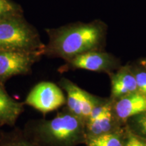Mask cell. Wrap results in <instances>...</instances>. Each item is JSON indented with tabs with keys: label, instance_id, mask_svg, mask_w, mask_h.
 I'll use <instances>...</instances> for the list:
<instances>
[{
	"label": "cell",
	"instance_id": "7",
	"mask_svg": "<svg viewBox=\"0 0 146 146\" xmlns=\"http://www.w3.org/2000/svg\"><path fill=\"white\" fill-rule=\"evenodd\" d=\"M59 85L66 93V107L86 123L93 110L103 98L89 94L68 78H61Z\"/></svg>",
	"mask_w": 146,
	"mask_h": 146
},
{
	"label": "cell",
	"instance_id": "11",
	"mask_svg": "<svg viewBox=\"0 0 146 146\" xmlns=\"http://www.w3.org/2000/svg\"><path fill=\"white\" fill-rule=\"evenodd\" d=\"M23 111V104L9 96L0 82V125L14 126Z\"/></svg>",
	"mask_w": 146,
	"mask_h": 146
},
{
	"label": "cell",
	"instance_id": "10",
	"mask_svg": "<svg viewBox=\"0 0 146 146\" xmlns=\"http://www.w3.org/2000/svg\"><path fill=\"white\" fill-rule=\"evenodd\" d=\"M124 127L125 126L122 125L115 116L112 100L101 116L92 121H88L85 123L87 137L115 132L120 130Z\"/></svg>",
	"mask_w": 146,
	"mask_h": 146
},
{
	"label": "cell",
	"instance_id": "13",
	"mask_svg": "<svg viewBox=\"0 0 146 146\" xmlns=\"http://www.w3.org/2000/svg\"><path fill=\"white\" fill-rule=\"evenodd\" d=\"M0 146H40L31 139L23 130L16 129L0 134Z\"/></svg>",
	"mask_w": 146,
	"mask_h": 146
},
{
	"label": "cell",
	"instance_id": "18",
	"mask_svg": "<svg viewBox=\"0 0 146 146\" xmlns=\"http://www.w3.org/2000/svg\"><path fill=\"white\" fill-rule=\"evenodd\" d=\"M138 63L140 64L141 66H143V67H145L146 68V58H141V59L139 60H138Z\"/></svg>",
	"mask_w": 146,
	"mask_h": 146
},
{
	"label": "cell",
	"instance_id": "6",
	"mask_svg": "<svg viewBox=\"0 0 146 146\" xmlns=\"http://www.w3.org/2000/svg\"><path fill=\"white\" fill-rule=\"evenodd\" d=\"M43 56L41 52L0 49V82L3 83L14 76L30 74L33 66Z\"/></svg>",
	"mask_w": 146,
	"mask_h": 146
},
{
	"label": "cell",
	"instance_id": "8",
	"mask_svg": "<svg viewBox=\"0 0 146 146\" xmlns=\"http://www.w3.org/2000/svg\"><path fill=\"white\" fill-rule=\"evenodd\" d=\"M111 85L110 98L116 100L128 95L138 92L137 82L130 64L121 66L118 70L108 74Z\"/></svg>",
	"mask_w": 146,
	"mask_h": 146
},
{
	"label": "cell",
	"instance_id": "16",
	"mask_svg": "<svg viewBox=\"0 0 146 146\" xmlns=\"http://www.w3.org/2000/svg\"><path fill=\"white\" fill-rule=\"evenodd\" d=\"M21 13V9L11 0H0V19L15 14Z\"/></svg>",
	"mask_w": 146,
	"mask_h": 146
},
{
	"label": "cell",
	"instance_id": "15",
	"mask_svg": "<svg viewBox=\"0 0 146 146\" xmlns=\"http://www.w3.org/2000/svg\"><path fill=\"white\" fill-rule=\"evenodd\" d=\"M131 70L137 82L138 93L146 96V68L138 63L130 64Z\"/></svg>",
	"mask_w": 146,
	"mask_h": 146
},
{
	"label": "cell",
	"instance_id": "4",
	"mask_svg": "<svg viewBox=\"0 0 146 146\" xmlns=\"http://www.w3.org/2000/svg\"><path fill=\"white\" fill-rule=\"evenodd\" d=\"M121 62L110 53L102 51H91L80 54L72 58L59 68L61 72L70 70L83 69L96 72L109 73L118 70Z\"/></svg>",
	"mask_w": 146,
	"mask_h": 146
},
{
	"label": "cell",
	"instance_id": "9",
	"mask_svg": "<svg viewBox=\"0 0 146 146\" xmlns=\"http://www.w3.org/2000/svg\"><path fill=\"white\" fill-rule=\"evenodd\" d=\"M112 101L115 116L123 126L129 118L146 111V96L140 93L129 94Z\"/></svg>",
	"mask_w": 146,
	"mask_h": 146
},
{
	"label": "cell",
	"instance_id": "2",
	"mask_svg": "<svg viewBox=\"0 0 146 146\" xmlns=\"http://www.w3.org/2000/svg\"><path fill=\"white\" fill-rule=\"evenodd\" d=\"M23 131L40 146H78L87 139L85 121L66 107L52 119L30 120Z\"/></svg>",
	"mask_w": 146,
	"mask_h": 146
},
{
	"label": "cell",
	"instance_id": "17",
	"mask_svg": "<svg viewBox=\"0 0 146 146\" xmlns=\"http://www.w3.org/2000/svg\"><path fill=\"white\" fill-rule=\"evenodd\" d=\"M124 146H146V139L133 133L125 126Z\"/></svg>",
	"mask_w": 146,
	"mask_h": 146
},
{
	"label": "cell",
	"instance_id": "19",
	"mask_svg": "<svg viewBox=\"0 0 146 146\" xmlns=\"http://www.w3.org/2000/svg\"><path fill=\"white\" fill-rule=\"evenodd\" d=\"M0 126H1V125H0Z\"/></svg>",
	"mask_w": 146,
	"mask_h": 146
},
{
	"label": "cell",
	"instance_id": "3",
	"mask_svg": "<svg viewBox=\"0 0 146 146\" xmlns=\"http://www.w3.org/2000/svg\"><path fill=\"white\" fill-rule=\"evenodd\" d=\"M45 45L37 31L25 21L21 13L0 19V49L28 52H41Z\"/></svg>",
	"mask_w": 146,
	"mask_h": 146
},
{
	"label": "cell",
	"instance_id": "12",
	"mask_svg": "<svg viewBox=\"0 0 146 146\" xmlns=\"http://www.w3.org/2000/svg\"><path fill=\"white\" fill-rule=\"evenodd\" d=\"M124 135L125 127L113 133L88 137L84 144L86 146H124Z\"/></svg>",
	"mask_w": 146,
	"mask_h": 146
},
{
	"label": "cell",
	"instance_id": "5",
	"mask_svg": "<svg viewBox=\"0 0 146 146\" xmlns=\"http://www.w3.org/2000/svg\"><path fill=\"white\" fill-rule=\"evenodd\" d=\"M66 103L61 87L50 81H41L33 87L25 104L43 113L53 112Z\"/></svg>",
	"mask_w": 146,
	"mask_h": 146
},
{
	"label": "cell",
	"instance_id": "1",
	"mask_svg": "<svg viewBox=\"0 0 146 146\" xmlns=\"http://www.w3.org/2000/svg\"><path fill=\"white\" fill-rule=\"evenodd\" d=\"M49 41L44 56L67 62L78 55L91 51L104 50L108 25L101 20L89 23H69L45 30Z\"/></svg>",
	"mask_w": 146,
	"mask_h": 146
},
{
	"label": "cell",
	"instance_id": "14",
	"mask_svg": "<svg viewBox=\"0 0 146 146\" xmlns=\"http://www.w3.org/2000/svg\"><path fill=\"white\" fill-rule=\"evenodd\" d=\"M125 126L133 133L146 139V111L129 118Z\"/></svg>",
	"mask_w": 146,
	"mask_h": 146
}]
</instances>
